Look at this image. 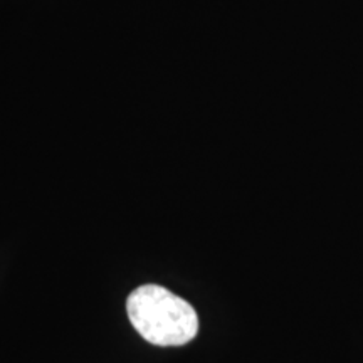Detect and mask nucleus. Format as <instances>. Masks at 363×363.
Here are the masks:
<instances>
[{"instance_id":"1","label":"nucleus","mask_w":363,"mask_h":363,"mask_svg":"<svg viewBox=\"0 0 363 363\" xmlns=\"http://www.w3.org/2000/svg\"><path fill=\"white\" fill-rule=\"evenodd\" d=\"M126 311L133 328L158 347H182L199 333V316L194 306L163 286L136 288L126 301Z\"/></svg>"}]
</instances>
